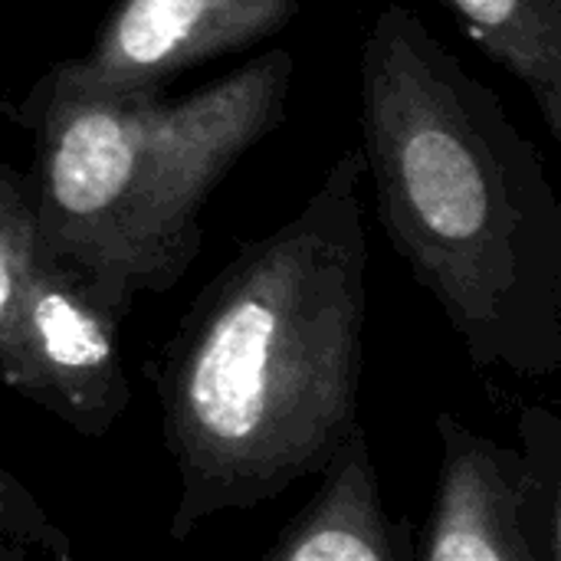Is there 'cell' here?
I'll return each mask as SVG.
<instances>
[{
  "mask_svg": "<svg viewBox=\"0 0 561 561\" xmlns=\"http://www.w3.org/2000/svg\"><path fill=\"white\" fill-rule=\"evenodd\" d=\"M470 43L506 69L561 141V0H440Z\"/></svg>",
  "mask_w": 561,
  "mask_h": 561,
  "instance_id": "8",
  "label": "cell"
},
{
  "mask_svg": "<svg viewBox=\"0 0 561 561\" xmlns=\"http://www.w3.org/2000/svg\"><path fill=\"white\" fill-rule=\"evenodd\" d=\"M122 322L72 270L36 260L0 358L3 388L82 437H105L131 401Z\"/></svg>",
  "mask_w": 561,
  "mask_h": 561,
  "instance_id": "6",
  "label": "cell"
},
{
  "mask_svg": "<svg viewBox=\"0 0 561 561\" xmlns=\"http://www.w3.org/2000/svg\"><path fill=\"white\" fill-rule=\"evenodd\" d=\"M33 556L3 523H0V561H26Z\"/></svg>",
  "mask_w": 561,
  "mask_h": 561,
  "instance_id": "11",
  "label": "cell"
},
{
  "mask_svg": "<svg viewBox=\"0 0 561 561\" xmlns=\"http://www.w3.org/2000/svg\"><path fill=\"white\" fill-rule=\"evenodd\" d=\"M358 128L381 230L473 368L559 375L561 201L546 158L401 3L362 39Z\"/></svg>",
  "mask_w": 561,
  "mask_h": 561,
  "instance_id": "2",
  "label": "cell"
},
{
  "mask_svg": "<svg viewBox=\"0 0 561 561\" xmlns=\"http://www.w3.org/2000/svg\"><path fill=\"white\" fill-rule=\"evenodd\" d=\"M302 0H112L82 56L53 62L20 102L164 92L181 72L283 33Z\"/></svg>",
  "mask_w": 561,
  "mask_h": 561,
  "instance_id": "5",
  "label": "cell"
},
{
  "mask_svg": "<svg viewBox=\"0 0 561 561\" xmlns=\"http://www.w3.org/2000/svg\"><path fill=\"white\" fill-rule=\"evenodd\" d=\"M316 477L319 490L276 533L263 561H414V526L388 516L362 421Z\"/></svg>",
  "mask_w": 561,
  "mask_h": 561,
  "instance_id": "7",
  "label": "cell"
},
{
  "mask_svg": "<svg viewBox=\"0 0 561 561\" xmlns=\"http://www.w3.org/2000/svg\"><path fill=\"white\" fill-rule=\"evenodd\" d=\"M362 145L283 227L243 243L197 293L154 365L178 470L174 542L316 477L358 424L368 233Z\"/></svg>",
  "mask_w": 561,
  "mask_h": 561,
  "instance_id": "1",
  "label": "cell"
},
{
  "mask_svg": "<svg viewBox=\"0 0 561 561\" xmlns=\"http://www.w3.org/2000/svg\"><path fill=\"white\" fill-rule=\"evenodd\" d=\"M0 523L33 556H43V559L53 561L76 559L69 533L62 526H56L53 516L46 513V506L23 486V480H16L3 467H0Z\"/></svg>",
  "mask_w": 561,
  "mask_h": 561,
  "instance_id": "10",
  "label": "cell"
},
{
  "mask_svg": "<svg viewBox=\"0 0 561 561\" xmlns=\"http://www.w3.org/2000/svg\"><path fill=\"white\" fill-rule=\"evenodd\" d=\"M39 260L30 174L0 164V358L10 345L23 286Z\"/></svg>",
  "mask_w": 561,
  "mask_h": 561,
  "instance_id": "9",
  "label": "cell"
},
{
  "mask_svg": "<svg viewBox=\"0 0 561 561\" xmlns=\"http://www.w3.org/2000/svg\"><path fill=\"white\" fill-rule=\"evenodd\" d=\"M289 49L171 99L56 95L3 105L33 141L39 260L72 270L115 316L181 283L204 247V207L247 151L286 122Z\"/></svg>",
  "mask_w": 561,
  "mask_h": 561,
  "instance_id": "3",
  "label": "cell"
},
{
  "mask_svg": "<svg viewBox=\"0 0 561 561\" xmlns=\"http://www.w3.org/2000/svg\"><path fill=\"white\" fill-rule=\"evenodd\" d=\"M523 447L437 414L440 473L414 561H561V421L542 404L516 417Z\"/></svg>",
  "mask_w": 561,
  "mask_h": 561,
  "instance_id": "4",
  "label": "cell"
}]
</instances>
